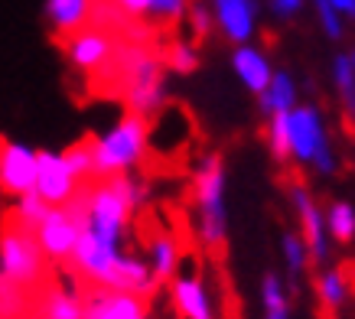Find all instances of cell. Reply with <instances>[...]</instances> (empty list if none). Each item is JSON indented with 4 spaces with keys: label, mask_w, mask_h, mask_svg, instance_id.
<instances>
[{
    "label": "cell",
    "mask_w": 355,
    "mask_h": 319,
    "mask_svg": "<svg viewBox=\"0 0 355 319\" xmlns=\"http://www.w3.org/2000/svg\"><path fill=\"white\" fill-rule=\"evenodd\" d=\"M196 234L205 251H222L228 241V166L222 153H205L193 170Z\"/></svg>",
    "instance_id": "obj_1"
},
{
    "label": "cell",
    "mask_w": 355,
    "mask_h": 319,
    "mask_svg": "<svg viewBox=\"0 0 355 319\" xmlns=\"http://www.w3.org/2000/svg\"><path fill=\"white\" fill-rule=\"evenodd\" d=\"M147 117L137 114H121L105 134L88 140V157H92V180H114V176H128L137 173L144 163L147 150Z\"/></svg>",
    "instance_id": "obj_2"
},
{
    "label": "cell",
    "mask_w": 355,
    "mask_h": 319,
    "mask_svg": "<svg viewBox=\"0 0 355 319\" xmlns=\"http://www.w3.org/2000/svg\"><path fill=\"white\" fill-rule=\"evenodd\" d=\"M287 137H291V160L300 166H313L320 176H333L339 170L333 140L326 130L323 111L313 105H297L287 111Z\"/></svg>",
    "instance_id": "obj_3"
},
{
    "label": "cell",
    "mask_w": 355,
    "mask_h": 319,
    "mask_svg": "<svg viewBox=\"0 0 355 319\" xmlns=\"http://www.w3.org/2000/svg\"><path fill=\"white\" fill-rule=\"evenodd\" d=\"M121 98H124V105H128L130 114L137 117H157L166 107L170 101V88H166V69H163L160 55L147 53L144 59L137 62V69L128 75V82L121 88Z\"/></svg>",
    "instance_id": "obj_4"
},
{
    "label": "cell",
    "mask_w": 355,
    "mask_h": 319,
    "mask_svg": "<svg viewBox=\"0 0 355 319\" xmlns=\"http://www.w3.org/2000/svg\"><path fill=\"white\" fill-rule=\"evenodd\" d=\"M46 257L36 245V234L23 232L17 225H7L0 232V274L23 284V287H33L43 280L46 270Z\"/></svg>",
    "instance_id": "obj_5"
},
{
    "label": "cell",
    "mask_w": 355,
    "mask_h": 319,
    "mask_svg": "<svg viewBox=\"0 0 355 319\" xmlns=\"http://www.w3.org/2000/svg\"><path fill=\"white\" fill-rule=\"evenodd\" d=\"M287 196H291V209L297 215V234L306 245L310 264H326V257H329V234H326L323 205L316 202V196L303 182H293Z\"/></svg>",
    "instance_id": "obj_6"
},
{
    "label": "cell",
    "mask_w": 355,
    "mask_h": 319,
    "mask_svg": "<svg viewBox=\"0 0 355 319\" xmlns=\"http://www.w3.org/2000/svg\"><path fill=\"white\" fill-rule=\"evenodd\" d=\"M78 232H82V225L78 218L65 205H53L49 212H46L43 225L36 228V245L43 251L46 261H55V264H65L72 251H76V241H78Z\"/></svg>",
    "instance_id": "obj_7"
},
{
    "label": "cell",
    "mask_w": 355,
    "mask_h": 319,
    "mask_svg": "<svg viewBox=\"0 0 355 319\" xmlns=\"http://www.w3.org/2000/svg\"><path fill=\"white\" fill-rule=\"evenodd\" d=\"M170 300L180 319H218L216 297L199 270H176L170 280Z\"/></svg>",
    "instance_id": "obj_8"
},
{
    "label": "cell",
    "mask_w": 355,
    "mask_h": 319,
    "mask_svg": "<svg viewBox=\"0 0 355 319\" xmlns=\"http://www.w3.org/2000/svg\"><path fill=\"white\" fill-rule=\"evenodd\" d=\"M33 192L46 205H65L78 192V180L69 173L62 150H36V182Z\"/></svg>",
    "instance_id": "obj_9"
},
{
    "label": "cell",
    "mask_w": 355,
    "mask_h": 319,
    "mask_svg": "<svg viewBox=\"0 0 355 319\" xmlns=\"http://www.w3.org/2000/svg\"><path fill=\"white\" fill-rule=\"evenodd\" d=\"M36 182V150L20 140L0 144V192L3 196H26Z\"/></svg>",
    "instance_id": "obj_10"
},
{
    "label": "cell",
    "mask_w": 355,
    "mask_h": 319,
    "mask_svg": "<svg viewBox=\"0 0 355 319\" xmlns=\"http://www.w3.org/2000/svg\"><path fill=\"white\" fill-rule=\"evenodd\" d=\"M216 30L232 46H245L258 33V0H209Z\"/></svg>",
    "instance_id": "obj_11"
},
{
    "label": "cell",
    "mask_w": 355,
    "mask_h": 319,
    "mask_svg": "<svg viewBox=\"0 0 355 319\" xmlns=\"http://www.w3.org/2000/svg\"><path fill=\"white\" fill-rule=\"evenodd\" d=\"M62 49L72 69H78V72H85V75H95L101 65L108 62L111 49H114V40H111V33L85 26V30L65 36Z\"/></svg>",
    "instance_id": "obj_12"
},
{
    "label": "cell",
    "mask_w": 355,
    "mask_h": 319,
    "mask_svg": "<svg viewBox=\"0 0 355 319\" xmlns=\"http://www.w3.org/2000/svg\"><path fill=\"white\" fill-rule=\"evenodd\" d=\"M85 319H150L147 300L137 293L95 287L85 297Z\"/></svg>",
    "instance_id": "obj_13"
},
{
    "label": "cell",
    "mask_w": 355,
    "mask_h": 319,
    "mask_svg": "<svg viewBox=\"0 0 355 319\" xmlns=\"http://www.w3.org/2000/svg\"><path fill=\"white\" fill-rule=\"evenodd\" d=\"M232 72L238 75V82L251 95H261L268 88L270 75H274V62H270V55L264 49H258L254 43H245L232 49Z\"/></svg>",
    "instance_id": "obj_14"
},
{
    "label": "cell",
    "mask_w": 355,
    "mask_h": 319,
    "mask_svg": "<svg viewBox=\"0 0 355 319\" xmlns=\"http://www.w3.org/2000/svg\"><path fill=\"white\" fill-rule=\"evenodd\" d=\"M297 105H300V98H297V82H293V75L287 72V69H274L268 88L258 95L261 117L268 121V117H274V114H287V111H293Z\"/></svg>",
    "instance_id": "obj_15"
},
{
    "label": "cell",
    "mask_w": 355,
    "mask_h": 319,
    "mask_svg": "<svg viewBox=\"0 0 355 319\" xmlns=\"http://www.w3.org/2000/svg\"><path fill=\"white\" fill-rule=\"evenodd\" d=\"M313 290H316V303L323 309V316L333 319L345 307V300L352 293V284H349V274L343 267H326V270L313 277Z\"/></svg>",
    "instance_id": "obj_16"
},
{
    "label": "cell",
    "mask_w": 355,
    "mask_h": 319,
    "mask_svg": "<svg viewBox=\"0 0 355 319\" xmlns=\"http://www.w3.org/2000/svg\"><path fill=\"white\" fill-rule=\"evenodd\" d=\"M43 13L46 23L59 36H72V33L85 30L92 20V0H46Z\"/></svg>",
    "instance_id": "obj_17"
},
{
    "label": "cell",
    "mask_w": 355,
    "mask_h": 319,
    "mask_svg": "<svg viewBox=\"0 0 355 319\" xmlns=\"http://www.w3.org/2000/svg\"><path fill=\"white\" fill-rule=\"evenodd\" d=\"M147 264H150L153 277H157L160 284L163 280H173V274L183 264V248H180V241L166 232L153 234L150 241H147Z\"/></svg>",
    "instance_id": "obj_18"
},
{
    "label": "cell",
    "mask_w": 355,
    "mask_h": 319,
    "mask_svg": "<svg viewBox=\"0 0 355 319\" xmlns=\"http://www.w3.org/2000/svg\"><path fill=\"white\" fill-rule=\"evenodd\" d=\"M261 316L264 319H291L293 307H291V287L284 274L277 270H264L261 277Z\"/></svg>",
    "instance_id": "obj_19"
},
{
    "label": "cell",
    "mask_w": 355,
    "mask_h": 319,
    "mask_svg": "<svg viewBox=\"0 0 355 319\" xmlns=\"http://www.w3.org/2000/svg\"><path fill=\"white\" fill-rule=\"evenodd\" d=\"M36 319H85V297H78L76 290L49 287L40 300Z\"/></svg>",
    "instance_id": "obj_20"
},
{
    "label": "cell",
    "mask_w": 355,
    "mask_h": 319,
    "mask_svg": "<svg viewBox=\"0 0 355 319\" xmlns=\"http://www.w3.org/2000/svg\"><path fill=\"white\" fill-rule=\"evenodd\" d=\"M326 218V234L333 238L336 245H352L355 241V205L345 199H333L323 209Z\"/></svg>",
    "instance_id": "obj_21"
},
{
    "label": "cell",
    "mask_w": 355,
    "mask_h": 319,
    "mask_svg": "<svg viewBox=\"0 0 355 319\" xmlns=\"http://www.w3.org/2000/svg\"><path fill=\"white\" fill-rule=\"evenodd\" d=\"M160 62H163V69L173 75H193L196 69H199V62H202V55H199L196 43L176 40V43H170L160 53Z\"/></svg>",
    "instance_id": "obj_22"
},
{
    "label": "cell",
    "mask_w": 355,
    "mask_h": 319,
    "mask_svg": "<svg viewBox=\"0 0 355 319\" xmlns=\"http://www.w3.org/2000/svg\"><path fill=\"white\" fill-rule=\"evenodd\" d=\"M53 205H46L36 192H26V196H17L13 199V222L17 228H23V232H36L40 225H43L46 212H49Z\"/></svg>",
    "instance_id": "obj_23"
},
{
    "label": "cell",
    "mask_w": 355,
    "mask_h": 319,
    "mask_svg": "<svg viewBox=\"0 0 355 319\" xmlns=\"http://www.w3.org/2000/svg\"><path fill=\"white\" fill-rule=\"evenodd\" d=\"M30 287H23L17 280L0 274V319H20L30 307Z\"/></svg>",
    "instance_id": "obj_24"
},
{
    "label": "cell",
    "mask_w": 355,
    "mask_h": 319,
    "mask_svg": "<svg viewBox=\"0 0 355 319\" xmlns=\"http://www.w3.org/2000/svg\"><path fill=\"white\" fill-rule=\"evenodd\" d=\"M280 255H284V267H287V277L297 280V277L310 267V255H306V245L297 232H284L280 234Z\"/></svg>",
    "instance_id": "obj_25"
},
{
    "label": "cell",
    "mask_w": 355,
    "mask_h": 319,
    "mask_svg": "<svg viewBox=\"0 0 355 319\" xmlns=\"http://www.w3.org/2000/svg\"><path fill=\"white\" fill-rule=\"evenodd\" d=\"M264 144H268L270 157L277 160V163H291V137H287V114H274V117H268Z\"/></svg>",
    "instance_id": "obj_26"
},
{
    "label": "cell",
    "mask_w": 355,
    "mask_h": 319,
    "mask_svg": "<svg viewBox=\"0 0 355 319\" xmlns=\"http://www.w3.org/2000/svg\"><path fill=\"white\" fill-rule=\"evenodd\" d=\"M114 186H118V192L124 196V202H128L130 212H140V209L147 205V199H150V182H144L140 176H134V173L114 176Z\"/></svg>",
    "instance_id": "obj_27"
},
{
    "label": "cell",
    "mask_w": 355,
    "mask_h": 319,
    "mask_svg": "<svg viewBox=\"0 0 355 319\" xmlns=\"http://www.w3.org/2000/svg\"><path fill=\"white\" fill-rule=\"evenodd\" d=\"M333 85L343 98V107H352L355 105V72H352V62L349 55H336L333 59Z\"/></svg>",
    "instance_id": "obj_28"
},
{
    "label": "cell",
    "mask_w": 355,
    "mask_h": 319,
    "mask_svg": "<svg viewBox=\"0 0 355 319\" xmlns=\"http://www.w3.org/2000/svg\"><path fill=\"white\" fill-rule=\"evenodd\" d=\"M62 160H65V166H69V173H72L78 182H88V180H92V157H88V140H78V144H72V147H65L62 150Z\"/></svg>",
    "instance_id": "obj_29"
},
{
    "label": "cell",
    "mask_w": 355,
    "mask_h": 319,
    "mask_svg": "<svg viewBox=\"0 0 355 319\" xmlns=\"http://www.w3.org/2000/svg\"><path fill=\"white\" fill-rule=\"evenodd\" d=\"M186 20H189V30H193L196 40H205L209 33L216 30V20H212V10H209V0H193L189 10H186Z\"/></svg>",
    "instance_id": "obj_30"
},
{
    "label": "cell",
    "mask_w": 355,
    "mask_h": 319,
    "mask_svg": "<svg viewBox=\"0 0 355 319\" xmlns=\"http://www.w3.org/2000/svg\"><path fill=\"white\" fill-rule=\"evenodd\" d=\"M193 0H153L150 3V20L157 23H176L183 20Z\"/></svg>",
    "instance_id": "obj_31"
},
{
    "label": "cell",
    "mask_w": 355,
    "mask_h": 319,
    "mask_svg": "<svg viewBox=\"0 0 355 319\" xmlns=\"http://www.w3.org/2000/svg\"><path fill=\"white\" fill-rule=\"evenodd\" d=\"M150 3H153V0H114V7H118L124 17H130V20L150 17Z\"/></svg>",
    "instance_id": "obj_32"
},
{
    "label": "cell",
    "mask_w": 355,
    "mask_h": 319,
    "mask_svg": "<svg viewBox=\"0 0 355 319\" xmlns=\"http://www.w3.org/2000/svg\"><path fill=\"white\" fill-rule=\"evenodd\" d=\"M303 3H306V0H268L270 13H274L277 20H291V17H297V13L303 10Z\"/></svg>",
    "instance_id": "obj_33"
},
{
    "label": "cell",
    "mask_w": 355,
    "mask_h": 319,
    "mask_svg": "<svg viewBox=\"0 0 355 319\" xmlns=\"http://www.w3.org/2000/svg\"><path fill=\"white\" fill-rule=\"evenodd\" d=\"M339 17H355V0H329Z\"/></svg>",
    "instance_id": "obj_34"
},
{
    "label": "cell",
    "mask_w": 355,
    "mask_h": 319,
    "mask_svg": "<svg viewBox=\"0 0 355 319\" xmlns=\"http://www.w3.org/2000/svg\"><path fill=\"white\" fill-rule=\"evenodd\" d=\"M345 114H349V124H352V134H355V105L345 107Z\"/></svg>",
    "instance_id": "obj_35"
},
{
    "label": "cell",
    "mask_w": 355,
    "mask_h": 319,
    "mask_svg": "<svg viewBox=\"0 0 355 319\" xmlns=\"http://www.w3.org/2000/svg\"><path fill=\"white\" fill-rule=\"evenodd\" d=\"M349 62H352V72H355V53H349Z\"/></svg>",
    "instance_id": "obj_36"
}]
</instances>
